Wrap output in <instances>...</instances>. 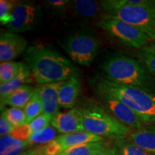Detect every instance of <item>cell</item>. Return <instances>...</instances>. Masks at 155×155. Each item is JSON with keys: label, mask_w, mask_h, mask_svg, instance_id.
<instances>
[{"label": "cell", "mask_w": 155, "mask_h": 155, "mask_svg": "<svg viewBox=\"0 0 155 155\" xmlns=\"http://www.w3.org/2000/svg\"><path fill=\"white\" fill-rule=\"evenodd\" d=\"M24 59L38 83L62 82L78 75L75 68L57 50L42 44L27 48Z\"/></svg>", "instance_id": "cell-1"}, {"label": "cell", "mask_w": 155, "mask_h": 155, "mask_svg": "<svg viewBox=\"0 0 155 155\" xmlns=\"http://www.w3.org/2000/svg\"><path fill=\"white\" fill-rule=\"evenodd\" d=\"M105 78L118 84L141 88L154 94L155 80L141 60L117 54L101 64Z\"/></svg>", "instance_id": "cell-2"}, {"label": "cell", "mask_w": 155, "mask_h": 155, "mask_svg": "<svg viewBox=\"0 0 155 155\" xmlns=\"http://www.w3.org/2000/svg\"><path fill=\"white\" fill-rule=\"evenodd\" d=\"M91 83L95 91L105 93L124 103L143 123L155 122L154 94L137 87L118 84L104 77H96Z\"/></svg>", "instance_id": "cell-3"}, {"label": "cell", "mask_w": 155, "mask_h": 155, "mask_svg": "<svg viewBox=\"0 0 155 155\" xmlns=\"http://www.w3.org/2000/svg\"><path fill=\"white\" fill-rule=\"evenodd\" d=\"M104 15L102 17L118 19L133 25L155 40V5L138 6L127 3L126 0L101 2Z\"/></svg>", "instance_id": "cell-4"}, {"label": "cell", "mask_w": 155, "mask_h": 155, "mask_svg": "<svg viewBox=\"0 0 155 155\" xmlns=\"http://www.w3.org/2000/svg\"><path fill=\"white\" fill-rule=\"evenodd\" d=\"M79 108L82 112L85 131L116 140L127 139L131 133V128L118 121L101 106L91 104Z\"/></svg>", "instance_id": "cell-5"}, {"label": "cell", "mask_w": 155, "mask_h": 155, "mask_svg": "<svg viewBox=\"0 0 155 155\" xmlns=\"http://www.w3.org/2000/svg\"><path fill=\"white\" fill-rule=\"evenodd\" d=\"M60 45L73 61L88 66L98 53L100 41L88 34L74 33L64 39Z\"/></svg>", "instance_id": "cell-6"}, {"label": "cell", "mask_w": 155, "mask_h": 155, "mask_svg": "<svg viewBox=\"0 0 155 155\" xmlns=\"http://www.w3.org/2000/svg\"><path fill=\"white\" fill-rule=\"evenodd\" d=\"M97 25L129 47L141 50L149 46L152 41L150 37L142 31L118 19L101 17L97 22Z\"/></svg>", "instance_id": "cell-7"}, {"label": "cell", "mask_w": 155, "mask_h": 155, "mask_svg": "<svg viewBox=\"0 0 155 155\" xmlns=\"http://www.w3.org/2000/svg\"><path fill=\"white\" fill-rule=\"evenodd\" d=\"M40 5L33 2H19L15 5L12 18L7 28L8 32L19 33L34 30L42 19Z\"/></svg>", "instance_id": "cell-8"}, {"label": "cell", "mask_w": 155, "mask_h": 155, "mask_svg": "<svg viewBox=\"0 0 155 155\" xmlns=\"http://www.w3.org/2000/svg\"><path fill=\"white\" fill-rule=\"evenodd\" d=\"M98 97L101 106L115 119L128 127L139 129L143 127L140 118L124 103L105 93L95 91Z\"/></svg>", "instance_id": "cell-9"}, {"label": "cell", "mask_w": 155, "mask_h": 155, "mask_svg": "<svg viewBox=\"0 0 155 155\" xmlns=\"http://www.w3.org/2000/svg\"><path fill=\"white\" fill-rule=\"evenodd\" d=\"M28 42L22 36L10 32H2L0 36L1 63L12 61L24 53Z\"/></svg>", "instance_id": "cell-10"}, {"label": "cell", "mask_w": 155, "mask_h": 155, "mask_svg": "<svg viewBox=\"0 0 155 155\" xmlns=\"http://www.w3.org/2000/svg\"><path fill=\"white\" fill-rule=\"evenodd\" d=\"M51 125L63 134L85 130L82 112L79 107H74L64 113L59 112L53 117Z\"/></svg>", "instance_id": "cell-11"}, {"label": "cell", "mask_w": 155, "mask_h": 155, "mask_svg": "<svg viewBox=\"0 0 155 155\" xmlns=\"http://www.w3.org/2000/svg\"><path fill=\"white\" fill-rule=\"evenodd\" d=\"M63 81L57 83H45L40 85L38 87L39 94L41 100L43 113L53 117L59 113V104H58V96H59L60 88L63 84Z\"/></svg>", "instance_id": "cell-12"}, {"label": "cell", "mask_w": 155, "mask_h": 155, "mask_svg": "<svg viewBox=\"0 0 155 155\" xmlns=\"http://www.w3.org/2000/svg\"><path fill=\"white\" fill-rule=\"evenodd\" d=\"M101 141H104V137L84 130L60 135L54 139L53 142L56 144L61 153L63 150L71 147L86 144V143Z\"/></svg>", "instance_id": "cell-13"}, {"label": "cell", "mask_w": 155, "mask_h": 155, "mask_svg": "<svg viewBox=\"0 0 155 155\" xmlns=\"http://www.w3.org/2000/svg\"><path fill=\"white\" fill-rule=\"evenodd\" d=\"M81 91V81L78 75L63 81L60 88L58 104L60 108H73Z\"/></svg>", "instance_id": "cell-14"}, {"label": "cell", "mask_w": 155, "mask_h": 155, "mask_svg": "<svg viewBox=\"0 0 155 155\" xmlns=\"http://www.w3.org/2000/svg\"><path fill=\"white\" fill-rule=\"evenodd\" d=\"M127 139L151 154L155 155V127H142L136 129Z\"/></svg>", "instance_id": "cell-15"}, {"label": "cell", "mask_w": 155, "mask_h": 155, "mask_svg": "<svg viewBox=\"0 0 155 155\" xmlns=\"http://www.w3.org/2000/svg\"><path fill=\"white\" fill-rule=\"evenodd\" d=\"M35 90L36 88L30 85H24L9 96L1 100V109H4L6 105L24 109L29 101L33 96Z\"/></svg>", "instance_id": "cell-16"}, {"label": "cell", "mask_w": 155, "mask_h": 155, "mask_svg": "<svg viewBox=\"0 0 155 155\" xmlns=\"http://www.w3.org/2000/svg\"><path fill=\"white\" fill-rule=\"evenodd\" d=\"M31 71L26 63H23L20 71L17 76L13 79L11 82L7 84L0 85V97L1 100L9 96L17 89L21 88L25 83H31L32 79L30 77Z\"/></svg>", "instance_id": "cell-17"}, {"label": "cell", "mask_w": 155, "mask_h": 155, "mask_svg": "<svg viewBox=\"0 0 155 155\" xmlns=\"http://www.w3.org/2000/svg\"><path fill=\"white\" fill-rule=\"evenodd\" d=\"M30 146L28 141L18 139L11 134L0 138V155H20Z\"/></svg>", "instance_id": "cell-18"}, {"label": "cell", "mask_w": 155, "mask_h": 155, "mask_svg": "<svg viewBox=\"0 0 155 155\" xmlns=\"http://www.w3.org/2000/svg\"><path fill=\"white\" fill-rule=\"evenodd\" d=\"M71 5L78 15L86 18H94L102 10L101 3L92 0H75L71 2Z\"/></svg>", "instance_id": "cell-19"}, {"label": "cell", "mask_w": 155, "mask_h": 155, "mask_svg": "<svg viewBox=\"0 0 155 155\" xmlns=\"http://www.w3.org/2000/svg\"><path fill=\"white\" fill-rule=\"evenodd\" d=\"M108 146L104 141L86 143L63 150L60 155H94Z\"/></svg>", "instance_id": "cell-20"}, {"label": "cell", "mask_w": 155, "mask_h": 155, "mask_svg": "<svg viewBox=\"0 0 155 155\" xmlns=\"http://www.w3.org/2000/svg\"><path fill=\"white\" fill-rule=\"evenodd\" d=\"M22 62L7 61L0 64V85L7 84L17 76Z\"/></svg>", "instance_id": "cell-21"}, {"label": "cell", "mask_w": 155, "mask_h": 155, "mask_svg": "<svg viewBox=\"0 0 155 155\" xmlns=\"http://www.w3.org/2000/svg\"><path fill=\"white\" fill-rule=\"evenodd\" d=\"M24 111L26 116L27 124H29L32 120L43 113V108L38 88H36L33 96L25 107Z\"/></svg>", "instance_id": "cell-22"}, {"label": "cell", "mask_w": 155, "mask_h": 155, "mask_svg": "<svg viewBox=\"0 0 155 155\" xmlns=\"http://www.w3.org/2000/svg\"><path fill=\"white\" fill-rule=\"evenodd\" d=\"M114 145L117 150L116 155H152L134 144L127 138L118 139L116 141Z\"/></svg>", "instance_id": "cell-23"}, {"label": "cell", "mask_w": 155, "mask_h": 155, "mask_svg": "<svg viewBox=\"0 0 155 155\" xmlns=\"http://www.w3.org/2000/svg\"><path fill=\"white\" fill-rule=\"evenodd\" d=\"M56 137V129L49 126L45 129L31 134L28 141L30 145L47 144L53 141Z\"/></svg>", "instance_id": "cell-24"}, {"label": "cell", "mask_w": 155, "mask_h": 155, "mask_svg": "<svg viewBox=\"0 0 155 155\" xmlns=\"http://www.w3.org/2000/svg\"><path fill=\"white\" fill-rule=\"evenodd\" d=\"M1 114L5 116V119L15 127L27 124L26 116L24 109L22 108L14 107L9 108H5L2 110Z\"/></svg>", "instance_id": "cell-25"}, {"label": "cell", "mask_w": 155, "mask_h": 155, "mask_svg": "<svg viewBox=\"0 0 155 155\" xmlns=\"http://www.w3.org/2000/svg\"><path fill=\"white\" fill-rule=\"evenodd\" d=\"M15 5L14 2L8 0L0 1V22L3 25H8L12 18Z\"/></svg>", "instance_id": "cell-26"}, {"label": "cell", "mask_w": 155, "mask_h": 155, "mask_svg": "<svg viewBox=\"0 0 155 155\" xmlns=\"http://www.w3.org/2000/svg\"><path fill=\"white\" fill-rule=\"evenodd\" d=\"M139 58L144 64L149 71L155 76V53L147 46L139 52Z\"/></svg>", "instance_id": "cell-27"}, {"label": "cell", "mask_w": 155, "mask_h": 155, "mask_svg": "<svg viewBox=\"0 0 155 155\" xmlns=\"http://www.w3.org/2000/svg\"><path fill=\"white\" fill-rule=\"evenodd\" d=\"M52 119H53V117L47 114L42 113L40 114V116L36 117L29 124L31 132H36V131H40L42 129H45L46 127H49L50 124H51Z\"/></svg>", "instance_id": "cell-28"}, {"label": "cell", "mask_w": 155, "mask_h": 155, "mask_svg": "<svg viewBox=\"0 0 155 155\" xmlns=\"http://www.w3.org/2000/svg\"><path fill=\"white\" fill-rule=\"evenodd\" d=\"M31 134H32V132H31L29 124H25L19 126V127H15L11 135L13 136L15 138L20 139V140L28 141Z\"/></svg>", "instance_id": "cell-29"}, {"label": "cell", "mask_w": 155, "mask_h": 155, "mask_svg": "<svg viewBox=\"0 0 155 155\" xmlns=\"http://www.w3.org/2000/svg\"><path fill=\"white\" fill-rule=\"evenodd\" d=\"M14 126L12 125L5 119V116L1 114V117H0V135H1V137L11 134L13 130H14Z\"/></svg>", "instance_id": "cell-30"}, {"label": "cell", "mask_w": 155, "mask_h": 155, "mask_svg": "<svg viewBox=\"0 0 155 155\" xmlns=\"http://www.w3.org/2000/svg\"><path fill=\"white\" fill-rule=\"evenodd\" d=\"M48 5L55 9H65L69 5L70 2L66 0H49L47 2Z\"/></svg>", "instance_id": "cell-31"}, {"label": "cell", "mask_w": 155, "mask_h": 155, "mask_svg": "<svg viewBox=\"0 0 155 155\" xmlns=\"http://www.w3.org/2000/svg\"><path fill=\"white\" fill-rule=\"evenodd\" d=\"M117 150L115 145L114 146H108L99 152L96 153L94 155H116Z\"/></svg>", "instance_id": "cell-32"}, {"label": "cell", "mask_w": 155, "mask_h": 155, "mask_svg": "<svg viewBox=\"0 0 155 155\" xmlns=\"http://www.w3.org/2000/svg\"><path fill=\"white\" fill-rule=\"evenodd\" d=\"M20 155H43V154H42V147H37V148L25 151Z\"/></svg>", "instance_id": "cell-33"}, {"label": "cell", "mask_w": 155, "mask_h": 155, "mask_svg": "<svg viewBox=\"0 0 155 155\" xmlns=\"http://www.w3.org/2000/svg\"><path fill=\"white\" fill-rule=\"evenodd\" d=\"M149 47H150L155 53V40H152V41L150 42V45H149Z\"/></svg>", "instance_id": "cell-34"}, {"label": "cell", "mask_w": 155, "mask_h": 155, "mask_svg": "<svg viewBox=\"0 0 155 155\" xmlns=\"http://www.w3.org/2000/svg\"><path fill=\"white\" fill-rule=\"evenodd\" d=\"M59 155H60V154H59Z\"/></svg>", "instance_id": "cell-35"}]
</instances>
